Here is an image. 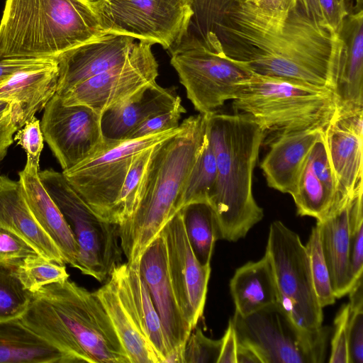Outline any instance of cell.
<instances>
[{
	"mask_svg": "<svg viewBox=\"0 0 363 363\" xmlns=\"http://www.w3.org/2000/svg\"><path fill=\"white\" fill-rule=\"evenodd\" d=\"M229 57L255 74L294 79L331 89L341 40L296 6L286 13L235 0L214 26Z\"/></svg>",
	"mask_w": 363,
	"mask_h": 363,
	"instance_id": "6da1fadb",
	"label": "cell"
},
{
	"mask_svg": "<svg viewBox=\"0 0 363 363\" xmlns=\"http://www.w3.org/2000/svg\"><path fill=\"white\" fill-rule=\"evenodd\" d=\"M17 320L60 351L66 363H129L94 291L69 279L32 293Z\"/></svg>",
	"mask_w": 363,
	"mask_h": 363,
	"instance_id": "7a4b0ae2",
	"label": "cell"
},
{
	"mask_svg": "<svg viewBox=\"0 0 363 363\" xmlns=\"http://www.w3.org/2000/svg\"><path fill=\"white\" fill-rule=\"evenodd\" d=\"M208 113L184 119L181 130L155 146L136 208L118 226L120 245L129 264H139L149 244L178 212L184 185L208 140Z\"/></svg>",
	"mask_w": 363,
	"mask_h": 363,
	"instance_id": "3957f363",
	"label": "cell"
},
{
	"mask_svg": "<svg viewBox=\"0 0 363 363\" xmlns=\"http://www.w3.org/2000/svg\"><path fill=\"white\" fill-rule=\"evenodd\" d=\"M264 134L246 113H208L207 135L217 167L208 203L221 240L244 238L264 216L253 196L252 174Z\"/></svg>",
	"mask_w": 363,
	"mask_h": 363,
	"instance_id": "277c9868",
	"label": "cell"
},
{
	"mask_svg": "<svg viewBox=\"0 0 363 363\" xmlns=\"http://www.w3.org/2000/svg\"><path fill=\"white\" fill-rule=\"evenodd\" d=\"M105 33L84 0H6L0 22V56L56 59Z\"/></svg>",
	"mask_w": 363,
	"mask_h": 363,
	"instance_id": "5b68a950",
	"label": "cell"
},
{
	"mask_svg": "<svg viewBox=\"0 0 363 363\" xmlns=\"http://www.w3.org/2000/svg\"><path fill=\"white\" fill-rule=\"evenodd\" d=\"M235 113L249 115L265 133L325 129L335 106L332 90L302 81L253 73L233 100Z\"/></svg>",
	"mask_w": 363,
	"mask_h": 363,
	"instance_id": "8992f818",
	"label": "cell"
},
{
	"mask_svg": "<svg viewBox=\"0 0 363 363\" xmlns=\"http://www.w3.org/2000/svg\"><path fill=\"white\" fill-rule=\"evenodd\" d=\"M170 55L187 98L200 113H214L235 99L253 74L246 64L225 55L213 31L186 34Z\"/></svg>",
	"mask_w": 363,
	"mask_h": 363,
	"instance_id": "52a82bcc",
	"label": "cell"
},
{
	"mask_svg": "<svg viewBox=\"0 0 363 363\" xmlns=\"http://www.w3.org/2000/svg\"><path fill=\"white\" fill-rule=\"evenodd\" d=\"M39 177L72 230L79 248L76 269L105 281L121 263L118 225L99 218L62 172L40 170Z\"/></svg>",
	"mask_w": 363,
	"mask_h": 363,
	"instance_id": "ba28073f",
	"label": "cell"
},
{
	"mask_svg": "<svg viewBox=\"0 0 363 363\" xmlns=\"http://www.w3.org/2000/svg\"><path fill=\"white\" fill-rule=\"evenodd\" d=\"M238 342L251 346L263 363H322L331 330L300 328L279 302L230 319Z\"/></svg>",
	"mask_w": 363,
	"mask_h": 363,
	"instance_id": "9c48e42d",
	"label": "cell"
},
{
	"mask_svg": "<svg viewBox=\"0 0 363 363\" xmlns=\"http://www.w3.org/2000/svg\"><path fill=\"white\" fill-rule=\"evenodd\" d=\"M181 128L179 124L177 128L140 138L104 140L88 157L62 173L92 211L101 220L113 224L116 201L135 158Z\"/></svg>",
	"mask_w": 363,
	"mask_h": 363,
	"instance_id": "30bf717a",
	"label": "cell"
},
{
	"mask_svg": "<svg viewBox=\"0 0 363 363\" xmlns=\"http://www.w3.org/2000/svg\"><path fill=\"white\" fill-rule=\"evenodd\" d=\"M265 252L272 264L278 302L300 328L320 330L323 308L315 293L306 247L298 235L280 220L272 222Z\"/></svg>",
	"mask_w": 363,
	"mask_h": 363,
	"instance_id": "8fae6325",
	"label": "cell"
},
{
	"mask_svg": "<svg viewBox=\"0 0 363 363\" xmlns=\"http://www.w3.org/2000/svg\"><path fill=\"white\" fill-rule=\"evenodd\" d=\"M194 0H106L93 9L106 33L158 43L169 51L188 33Z\"/></svg>",
	"mask_w": 363,
	"mask_h": 363,
	"instance_id": "7c38bea8",
	"label": "cell"
},
{
	"mask_svg": "<svg viewBox=\"0 0 363 363\" xmlns=\"http://www.w3.org/2000/svg\"><path fill=\"white\" fill-rule=\"evenodd\" d=\"M152 45L149 41L135 42L125 63L91 77L59 95L63 104L86 106L101 116L107 109L155 83L158 63L152 51Z\"/></svg>",
	"mask_w": 363,
	"mask_h": 363,
	"instance_id": "4fadbf2b",
	"label": "cell"
},
{
	"mask_svg": "<svg viewBox=\"0 0 363 363\" xmlns=\"http://www.w3.org/2000/svg\"><path fill=\"white\" fill-rule=\"evenodd\" d=\"M40 121L44 140L62 171L85 160L104 143L101 116L84 105L66 106L55 94Z\"/></svg>",
	"mask_w": 363,
	"mask_h": 363,
	"instance_id": "5bb4252c",
	"label": "cell"
},
{
	"mask_svg": "<svg viewBox=\"0 0 363 363\" xmlns=\"http://www.w3.org/2000/svg\"><path fill=\"white\" fill-rule=\"evenodd\" d=\"M171 282L182 312L193 330L203 315L211 264L203 265L189 244L181 211L162 230Z\"/></svg>",
	"mask_w": 363,
	"mask_h": 363,
	"instance_id": "9a60e30c",
	"label": "cell"
},
{
	"mask_svg": "<svg viewBox=\"0 0 363 363\" xmlns=\"http://www.w3.org/2000/svg\"><path fill=\"white\" fill-rule=\"evenodd\" d=\"M139 271L148 287L168 342L167 363H182L184 347L192 329L182 312L171 282L162 230L143 253Z\"/></svg>",
	"mask_w": 363,
	"mask_h": 363,
	"instance_id": "2e32d148",
	"label": "cell"
},
{
	"mask_svg": "<svg viewBox=\"0 0 363 363\" xmlns=\"http://www.w3.org/2000/svg\"><path fill=\"white\" fill-rule=\"evenodd\" d=\"M135 40L128 35L106 33L60 55L56 58L59 70L56 94L61 95L86 79L125 63Z\"/></svg>",
	"mask_w": 363,
	"mask_h": 363,
	"instance_id": "e0dca14e",
	"label": "cell"
},
{
	"mask_svg": "<svg viewBox=\"0 0 363 363\" xmlns=\"http://www.w3.org/2000/svg\"><path fill=\"white\" fill-rule=\"evenodd\" d=\"M94 293L111 322L129 363H161L140 325L128 293L122 262L113 269L105 284Z\"/></svg>",
	"mask_w": 363,
	"mask_h": 363,
	"instance_id": "ac0fdd59",
	"label": "cell"
},
{
	"mask_svg": "<svg viewBox=\"0 0 363 363\" xmlns=\"http://www.w3.org/2000/svg\"><path fill=\"white\" fill-rule=\"evenodd\" d=\"M338 36L341 49L331 82L335 116L363 111V10L344 18Z\"/></svg>",
	"mask_w": 363,
	"mask_h": 363,
	"instance_id": "d6986e66",
	"label": "cell"
},
{
	"mask_svg": "<svg viewBox=\"0 0 363 363\" xmlns=\"http://www.w3.org/2000/svg\"><path fill=\"white\" fill-rule=\"evenodd\" d=\"M324 137L337 194L342 199L363 186V111L334 115Z\"/></svg>",
	"mask_w": 363,
	"mask_h": 363,
	"instance_id": "ffe728a7",
	"label": "cell"
},
{
	"mask_svg": "<svg viewBox=\"0 0 363 363\" xmlns=\"http://www.w3.org/2000/svg\"><path fill=\"white\" fill-rule=\"evenodd\" d=\"M291 196L301 216L324 218L337 203V184L325 146L324 133L313 145Z\"/></svg>",
	"mask_w": 363,
	"mask_h": 363,
	"instance_id": "44dd1931",
	"label": "cell"
},
{
	"mask_svg": "<svg viewBox=\"0 0 363 363\" xmlns=\"http://www.w3.org/2000/svg\"><path fill=\"white\" fill-rule=\"evenodd\" d=\"M324 131L310 128L279 133L260 164L267 185L291 195L313 145Z\"/></svg>",
	"mask_w": 363,
	"mask_h": 363,
	"instance_id": "7402d4cb",
	"label": "cell"
},
{
	"mask_svg": "<svg viewBox=\"0 0 363 363\" xmlns=\"http://www.w3.org/2000/svg\"><path fill=\"white\" fill-rule=\"evenodd\" d=\"M39 171V167L26 162L18 172L24 197L38 223L59 248L65 263L77 268V241L63 214L43 186Z\"/></svg>",
	"mask_w": 363,
	"mask_h": 363,
	"instance_id": "603a6c76",
	"label": "cell"
},
{
	"mask_svg": "<svg viewBox=\"0 0 363 363\" xmlns=\"http://www.w3.org/2000/svg\"><path fill=\"white\" fill-rule=\"evenodd\" d=\"M351 196L339 201L330 213L316 223L336 298L347 294L357 282L353 279L350 261Z\"/></svg>",
	"mask_w": 363,
	"mask_h": 363,
	"instance_id": "cb8c5ba5",
	"label": "cell"
},
{
	"mask_svg": "<svg viewBox=\"0 0 363 363\" xmlns=\"http://www.w3.org/2000/svg\"><path fill=\"white\" fill-rule=\"evenodd\" d=\"M58 73L56 59H44L22 69L0 83V101L19 108L23 125L56 94Z\"/></svg>",
	"mask_w": 363,
	"mask_h": 363,
	"instance_id": "d4e9b609",
	"label": "cell"
},
{
	"mask_svg": "<svg viewBox=\"0 0 363 363\" xmlns=\"http://www.w3.org/2000/svg\"><path fill=\"white\" fill-rule=\"evenodd\" d=\"M181 101V98L172 89L163 88L157 82L150 84L102 113L101 126L104 139L126 140L146 119L173 108Z\"/></svg>",
	"mask_w": 363,
	"mask_h": 363,
	"instance_id": "484cf974",
	"label": "cell"
},
{
	"mask_svg": "<svg viewBox=\"0 0 363 363\" xmlns=\"http://www.w3.org/2000/svg\"><path fill=\"white\" fill-rule=\"evenodd\" d=\"M0 228L17 235L41 256L65 264L62 255L32 214L19 181L0 175Z\"/></svg>",
	"mask_w": 363,
	"mask_h": 363,
	"instance_id": "4316f807",
	"label": "cell"
},
{
	"mask_svg": "<svg viewBox=\"0 0 363 363\" xmlns=\"http://www.w3.org/2000/svg\"><path fill=\"white\" fill-rule=\"evenodd\" d=\"M230 291L235 313L246 316L278 302L272 264L265 252L257 262H249L238 268L230 279Z\"/></svg>",
	"mask_w": 363,
	"mask_h": 363,
	"instance_id": "83f0119b",
	"label": "cell"
},
{
	"mask_svg": "<svg viewBox=\"0 0 363 363\" xmlns=\"http://www.w3.org/2000/svg\"><path fill=\"white\" fill-rule=\"evenodd\" d=\"M0 362L66 363L62 354L18 321L0 323Z\"/></svg>",
	"mask_w": 363,
	"mask_h": 363,
	"instance_id": "f1b7e54d",
	"label": "cell"
},
{
	"mask_svg": "<svg viewBox=\"0 0 363 363\" xmlns=\"http://www.w3.org/2000/svg\"><path fill=\"white\" fill-rule=\"evenodd\" d=\"M128 293L140 325L153 345L161 363H167L169 347L148 287L140 275L139 264L122 263Z\"/></svg>",
	"mask_w": 363,
	"mask_h": 363,
	"instance_id": "f546056e",
	"label": "cell"
},
{
	"mask_svg": "<svg viewBox=\"0 0 363 363\" xmlns=\"http://www.w3.org/2000/svg\"><path fill=\"white\" fill-rule=\"evenodd\" d=\"M191 247L203 265L211 264L215 242L220 239L215 213L206 202L190 203L180 209Z\"/></svg>",
	"mask_w": 363,
	"mask_h": 363,
	"instance_id": "4dcf8cb0",
	"label": "cell"
},
{
	"mask_svg": "<svg viewBox=\"0 0 363 363\" xmlns=\"http://www.w3.org/2000/svg\"><path fill=\"white\" fill-rule=\"evenodd\" d=\"M216 176V157L208 138L179 194L178 211L190 203H208L215 187Z\"/></svg>",
	"mask_w": 363,
	"mask_h": 363,
	"instance_id": "1f68e13d",
	"label": "cell"
},
{
	"mask_svg": "<svg viewBox=\"0 0 363 363\" xmlns=\"http://www.w3.org/2000/svg\"><path fill=\"white\" fill-rule=\"evenodd\" d=\"M154 147L155 146L143 150L133 160L116 201L113 216V224L119 226L134 212Z\"/></svg>",
	"mask_w": 363,
	"mask_h": 363,
	"instance_id": "d6a6232c",
	"label": "cell"
},
{
	"mask_svg": "<svg viewBox=\"0 0 363 363\" xmlns=\"http://www.w3.org/2000/svg\"><path fill=\"white\" fill-rule=\"evenodd\" d=\"M15 272L23 287L31 293L46 285L65 281L69 277L65 264L40 255L25 258Z\"/></svg>",
	"mask_w": 363,
	"mask_h": 363,
	"instance_id": "836d02e7",
	"label": "cell"
},
{
	"mask_svg": "<svg viewBox=\"0 0 363 363\" xmlns=\"http://www.w3.org/2000/svg\"><path fill=\"white\" fill-rule=\"evenodd\" d=\"M15 270L0 265V323L19 319L32 296V293L21 283Z\"/></svg>",
	"mask_w": 363,
	"mask_h": 363,
	"instance_id": "e575fe53",
	"label": "cell"
},
{
	"mask_svg": "<svg viewBox=\"0 0 363 363\" xmlns=\"http://www.w3.org/2000/svg\"><path fill=\"white\" fill-rule=\"evenodd\" d=\"M315 293L322 308L335 302L329 271L322 250L319 230L315 225L305 245Z\"/></svg>",
	"mask_w": 363,
	"mask_h": 363,
	"instance_id": "d590c367",
	"label": "cell"
},
{
	"mask_svg": "<svg viewBox=\"0 0 363 363\" xmlns=\"http://www.w3.org/2000/svg\"><path fill=\"white\" fill-rule=\"evenodd\" d=\"M363 186L351 196L350 216V261L354 281L363 272Z\"/></svg>",
	"mask_w": 363,
	"mask_h": 363,
	"instance_id": "8d00e7d4",
	"label": "cell"
},
{
	"mask_svg": "<svg viewBox=\"0 0 363 363\" xmlns=\"http://www.w3.org/2000/svg\"><path fill=\"white\" fill-rule=\"evenodd\" d=\"M222 338L207 337L199 328H194L186 342L182 363H217L220 352Z\"/></svg>",
	"mask_w": 363,
	"mask_h": 363,
	"instance_id": "74e56055",
	"label": "cell"
},
{
	"mask_svg": "<svg viewBox=\"0 0 363 363\" xmlns=\"http://www.w3.org/2000/svg\"><path fill=\"white\" fill-rule=\"evenodd\" d=\"M35 255L39 254L23 239L0 228V265L16 269L25 258Z\"/></svg>",
	"mask_w": 363,
	"mask_h": 363,
	"instance_id": "f35d334b",
	"label": "cell"
},
{
	"mask_svg": "<svg viewBox=\"0 0 363 363\" xmlns=\"http://www.w3.org/2000/svg\"><path fill=\"white\" fill-rule=\"evenodd\" d=\"M186 110L182 101L173 108L155 114L140 124L126 140L140 138L179 127V119Z\"/></svg>",
	"mask_w": 363,
	"mask_h": 363,
	"instance_id": "ab89813d",
	"label": "cell"
},
{
	"mask_svg": "<svg viewBox=\"0 0 363 363\" xmlns=\"http://www.w3.org/2000/svg\"><path fill=\"white\" fill-rule=\"evenodd\" d=\"M14 140L26 153V162L40 167L44 138L40 121L34 117L26 123L14 135Z\"/></svg>",
	"mask_w": 363,
	"mask_h": 363,
	"instance_id": "60d3db41",
	"label": "cell"
},
{
	"mask_svg": "<svg viewBox=\"0 0 363 363\" xmlns=\"http://www.w3.org/2000/svg\"><path fill=\"white\" fill-rule=\"evenodd\" d=\"M22 126L19 108L12 103L2 101L0 104V163L13 143V135Z\"/></svg>",
	"mask_w": 363,
	"mask_h": 363,
	"instance_id": "b9f144b4",
	"label": "cell"
},
{
	"mask_svg": "<svg viewBox=\"0 0 363 363\" xmlns=\"http://www.w3.org/2000/svg\"><path fill=\"white\" fill-rule=\"evenodd\" d=\"M235 0H194V16L196 14L199 24V34L213 31L214 26L222 17L225 11Z\"/></svg>",
	"mask_w": 363,
	"mask_h": 363,
	"instance_id": "7bdbcfd3",
	"label": "cell"
},
{
	"mask_svg": "<svg viewBox=\"0 0 363 363\" xmlns=\"http://www.w3.org/2000/svg\"><path fill=\"white\" fill-rule=\"evenodd\" d=\"M350 313L348 303L344 304L337 313L334 324L335 333L331 340L329 362L348 363L347 320Z\"/></svg>",
	"mask_w": 363,
	"mask_h": 363,
	"instance_id": "ee69618b",
	"label": "cell"
},
{
	"mask_svg": "<svg viewBox=\"0 0 363 363\" xmlns=\"http://www.w3.org/2000/svg\"><path fill=\"white\" fill-rule=\"evenodd\" d=\"M349 308L348 363H363V306Z\"/></svg>",
	"mask_w": 363,
	"mask_h": 363,
	"instance_id": "f6af8a7d",
	"label": "cell"
},
{
	"mask_svg": "<svg viewBox=\"0 0 363 363\" xmlns=\"http://www.w3.org/2000/svg\"><path fill=\"white\" fill-rule=\"evenodd\" d=\"M326 26L338 36L344 18L354 11L350 0H318ZM339 37V36H338Z\"/></svg>",
	"mask_w": 363,
	"mask_h": 363,
	"instance_id": "bcb514c9",
	"label": "cell"
},
{
	"mask_svg": "<svg viewBox=\"0 0 363 363\" xmlns=\"http://www.w3.org/2000/svg\"><path fill=\"white\" fill-rule=\"evenodd\" d=\"M237 335L229 320L228 328L222 337L220 355L217 363H236Z\"/></svg>",
	"mask_w": 363,
	"mask_h": 363,
	"instance_id": "7dc6e473",
	"label": "cell"
},
{
	"mask_svg": "<svg viewBox=\"0 0 363 363\" xmlns=\"http://www.w3.org/2000/svg\"><path fill=\"white\" fill-rule=\"evenodd\" d=\"M43 60L44 59L4 58L0 56V83L16 72Z\"/></svg>",
	"mask_w": 363,
	"mask_h": 363,
	"instance_id": "c3c4849f",
	"label": "cell"
},
{
	"mask_svg": "<svg viewBox=\"0 0 363 363\" xmlns=\"http://www.w3.org/2000/svg\"><path fill=\"white\" fill-rule=\"evenodd\" d=\"M257 6L274 13H286L294 8L296 0H251Z\"/></svg>",
	"mask_w": 363,
	"mask_h": 363,
	"instance_id": "681fc988",
	"label": "cell"
},
{
	"mask_svg": "<svg viewBox=\"0 0 363 363\" xmlns=\"http://www.w3.org/2000/svg\"><path fill=\"white\" fill-rule=\"evenodd\" d=\"M296 1L298 5L301 6L306 13V15L316 24L328 28L324 21L318 0Z\"/></svg>",
	"mask_w": 363,
	"mask_h": 363,
	"instance_id": "f907efd6",
	"label": "cell"
},
{
	"mask_svg": "<svg viewBox=\"0 0 363 363\" xmlns=\"http://www.w3.org/2000/svg\"><path fill=\"white\" fill-rule=\"evenodd\" d=\"M236 363H263L257 352L250 345L238 341Z\"/></svg>",
	"mask_w": 363,
	"mask_h": 363,
	"instance_id": "816d5d0a",
	"label": "cell"
},
{
	"mask_svg": "<svg viewBox=\"0 0 363 363\" xmlns=\"http://www.w3.org/2000/svg\"><path fill=\"white\" fill-rule=\"evenodd\" d=\"M363 0H355V5L354 6V11L358 12L362 11Z\"/></svg>",
	"mask_w": 363,
	"mask_h": 363,
	"instance_id": "f5cc1de1",
	"label": "cell"
},
{
	"mask_svg": "<svg viewBox=\"0 0 363 363\" xmlns=\"http://www.w3.org/2000/svg\"><path fill=\"white\" fill-rule=\"evenodd\" d=\"M84 1L87 4H89L92 8H94L95 6H96L106 0H84Z\"/></svg>",
	"mask_w": 363,
	"mask_h": 363,
	"instance_id": "db71d44e",
	"label": "cell"
},
{
	"mask_svg": "<svg viewBox=\"0 0 363 363\" xmlns=\"http://www.w3.org/2000/svg\"><path fill=\"white\" fill-rule=\"evenodd\" d=\"M2 101H0V104H1Z\"/></svg>",
	"mask_w": 363,
	"mask_h": 363,
	"instance_id": "11a10c76",
	"label": "cell"
}]
</instances>
